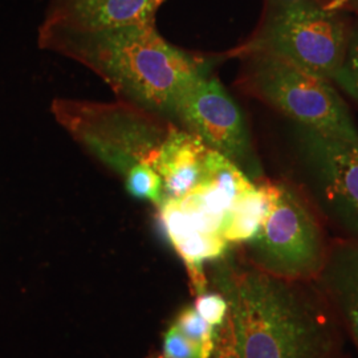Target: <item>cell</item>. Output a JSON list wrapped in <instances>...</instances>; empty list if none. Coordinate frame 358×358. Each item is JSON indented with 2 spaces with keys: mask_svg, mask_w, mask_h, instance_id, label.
<instances>
[{
  "mask_svg": "<svg viewBox=\"0 0 358 358\" xmlns=\"http://www.w3.org/2000/svg\"><path fill=\"white\" fill-rule=\"evenodd\" d=\"M189 340L195 343L203 352L206 358L211 357L215 349V331L211 324L201 317L192 307L185 308L174 324Z\"/></svg>",
  "mask_w": 358,
  "mask_h": 358,
  "instance_id": "9a60e30c",
  "label": "cell"
},
{
  "mask_svg": "<svg viewBox=\"0 0 358 358\" xmlns=\"http://www.w3.org/2000/svg\"><path fill=\"white\" fill-rule=\"evenodd\" d=\"M217 282L242 358H350L345 332L315 280L282 279L248 264L223 267Z\"/></svg>",
  "mask_w": 358,
  "mask_h": 358,
  "instance_id": "6da1fadb",
  "label": "cell"
},
{
  "mask_svg": "<svg viewBox=\"0 0 358 358\" xmlns=\"http://www.w3.org/2000/svg\"><path fill=\"white\" fill-rule=\"evenodd\" d=\"M349 1H350V0H331V3H329L328 6H325V8L329 10V11H337V10H340V8L348 7Z\"/></svg>",
  "mask_w": 358,
  "mask_h": 358,
  "instance_id": "ffe728a7",
  "label": "cell"
},
{
  "mask_svg": "<svg viewBox=\"0 0 358 358\" xmlns=\"http://www.w3.org/2000/svg\"><path fill=\"white\" fill-rule=\"evenodd\" d=\"M158 358H162V357H158Z\"/></svg>",
  "mask_w": 358,
  "mask_h": 358,
  "instance_id": "7402d4cb",
  "label": "cell"
},
{
  "mask_svg": "<svg viewBox=\"0 0 358 358\" xmlns=\"http://www.w3.org/2000/svg\"><path fill=\"white\" fill-rule=\"evenodd\" d=\"M296 187L336 238L358 242V143L292 124Z\"/></svg>",
  "mask_w": 358,
  "mask_h": 358,
  "instance_id": "277c9868",
  "label": "cell"
},
{
  "mask_svg": "<svg viewBox=\"0 0 358 358\" xmlns=\"http://www.w3.org/2000/svg\"><path fill=\"white\" fill-rule=\"evenodd\" d=\"M170 118L207 148L230 158L252 180L263 178L243 113L217 78L207 72L195 77L180 92Z\"/></svg>",
  "mask_w": 358,
  "mask_h": 358,
  "instance_id": "ba28073f",
  "label": "cell"
},
{
  "mask_svg": "<svg viewBox=\"0 0 358 358\" xmlns=\"http://www.w3.org/2000/svg\"><path fill=\"white\" fill-rule=\"evenodd\" d=\"M348 7H352V8H355V10H357L358 11V0H350L349 4H348Z\"/></svg>",
  "mask_w": 358,
  "mask_h": 358,
  "instance_id": "44dd1931",
  "label": "cell"
},
{
  "mask_svg": "<svg viewBox=\"0 0 358 358\" xmlns=\"http://www.w3.org/2000/svg\"><path fill=\"white\" fill-rule=\"evenodd\" d=\"M255 238L247 242V263L288 280H316L328 256V229L288 179Z\"/></svg>",
  "mask_w": 358,
  "mask_h": 358,
  "instance_id": "52a82bcc",
  "label": "cell"
},
{
  "mask_svg": "<svg viewBox=\"0 0 358 358\" xmlns=\"http://www.w3.org/2000/svg\"><path fill=\"white\" fill-rule=\"evenodd\" d=\"M38 45L88 68L118 100L167 118L180 92L208 69L205 59L169 44L155 23L87 34L40 29Z\"/></svg>",
  "mask_w": 358,
  "mask_h": 358,
  "instance_id": "7a4b0ae2",
  "label": "cell"
},
{
  "mask_svg": "<svg viewBox=\"0 0 358 358\" xmlns=\"http://www.w3.org/2000/svg\"><path fill=\"white\" fill-rule=\"evenodd\" d=\"M51 112L83 149L122 178L133 167L153 166L177 124L137 103L56 99Z\"/></svg>",
  "mask_w": 358,
  "mask_h": 358,
  "instance_id": "3957f363",
  "label": "cell"
},
{
  "mask_svg": "<svg viewBox=\"0 0 358 358\" xmlns=\"http://www.w3.org/2000/svg\"><path fill=\"white\" fill-rule=\"evenodd\" d=\"M215 358H242L236 336H235V328L231 317L230 312L226 316V320L220 325V331L217 334L215 341Z\"/></svg>",
  "mask_w": 358,
  "mask_h": 358,
  "instance_id": "d6986e66",
  "label": "cell"
},
{
  "mask_svg": "<svg viewBox=\"0 0 358 358\" xmlns=\"http://www.w3.org/2000/svg\"><path fill=\"white\" fill-rule=\"evenodd\" d=\"M349 32L337 11L312 0H289L254 38L227 53L243 57L254 53L275 56L313 76L333 81L343 64Z\"/></svg>",
  "mask_w": 358,
  "mask_h": 358,
  "instance_id": "8992f818",
  "label": "cell"
},
{
  "mask_svg": "<svg viewBox=\"0 0 358 358\" xmlns=\"http://www.w3.org/2000/svg\"><path fill=\"white\" fill-rule=\"evenodd\" d=\"M166 0H52L41 31L87 34L155 23Z\"/></svg>",
  "mask_w": 358,
  "mask_h": 358,
  "instance_id": "9c48e42d",
  "label": "cell"
},
{
  "mask_svg": "<svg viewBox=\"0 0 358 358\" xmlns=\"http://www.w3.org/2000/svg\"><path fill=\"white\" fill-rule=\"evenodd\" d=\"M207 152L199 137L178 125L173 129L154 164L162 179L164 201H179L203 182Z\"/></svg>",
  "mask_w": 358,
  "mask_h": 358,
  "instance_id": "8fae6325",
  "label": "cell"
},
{
  "mask_svg": "<svg viewBox=\"0 0 358 358\" xmlns=\"http://www.w3.org/2000/svg\"><path fill=\"white\" fill-rule=\"evenodd\" d=\"M279 194V180H255V187L242 194L224 217L220 234L226 242L247 243L254 239L276 203Z\"/></svg>",
  "mask_w": 358,
  "mask_h": 358,
  "instance_id": "7c38bea8",
  "label": "cell"
},
{
  "mask_svg": "<svg viewBox=\"0 0 358 358\" xmlns=\"http://www.w3.org/2000/svg\"><path fill=\"white\" fill-rule=\"evenodd\" d=\"M333 81L358 103V28L349 32L345 56Z\"/></svg>",
  "mask_w": 358,
  "mask_h": 358,
  "instance_id": "2e32d148",
  "label": "cell"
},
{
  "mask_svg": "<svg viewBox=\"0 0 358 358\" xmlns=\"http://www.w3.org/2000/svg\"><path fill=\"white\" fill-rule=\"evenodd\" d=\"M238 84L244 93L285 115L292 124L358 143V129L331 81L264 53L241 57Z\"/></svg>",
  "mask_w": 358,
  "mask_h": 358,
  "instance_id": "5b68a950",
  "label": "cell"
},
{
  "mask_svg": "<svg viewBox=\"0 0 358 358\" xmlns=\"http://www.w3.org/2000/svg\"><path fill=\"white\" fill-rule=\"evenodd\" d=\"M165 358H206L202 349L173 325L164 338Z\"/></svg>",
  "mask_w": 358,
  "mask_h": 358,
  "instance_id": "ac0fdd59",
  "label": "cell"
},
{
  "mask_svg": "<svg viewBox=\"0 0 358 358\" xmlns=\"http://www.w3.org/2000/svg\"><path fill=\"white\" fill-rule=\"evenodd\" d=\"M125 187L134 198L145 199L159 207L164 202L162 179L153 166L140 165L133 167L124 177Z\"/></svg>",
  "mask_w": 358,
  "mask_h": 358,
  "instance_id": "5bb4252c",
  "label": "cell"
},
{
  "mask_svg": "<svg viewBox=\"0 0 358 358\" xmlns=\"http://www.w3.org/2000/svg\"><path fill=\"white\" fill-rule=\"evenodd\" d=\"M194 309L213 327H220L229 313V303L223 294L203 292L195 299Z\"/></svg>",
  "mask_w": 358,
  "mask_h": 358,
  "instance_id": "e0dca14e",
  "label": "cell"
},
{
  "mask_svg": "<svg viewBox=\"0 0 358 358\" xmlns=\"http://www.w3.org/2000/svg\"><path fill=\"white\" fill-rule=\"evenodd\" d=\"M224 192L232 202L242 194L255 187V180L250 178L241 167L226 155L208 148L205 158L203 182Z\"/></svg>",
  "mask_w": 358,
  "mask_h": 358,
  "instance_id": "4fadbf2b",
  "label": "cell"
},
{
  "mask_svg": "<svg viewBox=\"0 0 358 358\" xmlns=\"http://www.w3.org/2000/svg\"><path fill=\"white\" fill-rule=\"evenodd\" d=\"M315 282L358 355V242L332 239L325 263Z\"/></svg>",
  "mask_w": 358,
  "mask_h": 358,
  "instance_id": "30bf717a",
  "label": "cell"
}]
</instances>
